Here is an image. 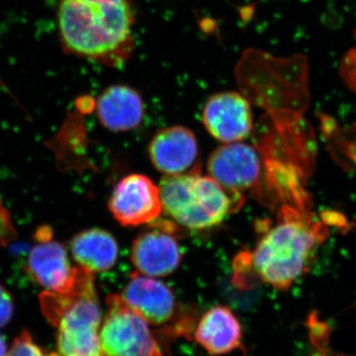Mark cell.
Instances as JSON below:
<instances>
[{"mask_svg": "<svg viewBox=\"0 0 356 356\" xmlns=\"http://www.w3.org/2000/svg\"><path fill=\"white\" fill-rule=\"evenodd\" d=\"M58 30L65 50L92 60H122L132 47L129 0H60Z\"/></svg>", "mask_w": 356, "mask_h": 356, "instance_id": "obj_1", "label": "cell"}, {"mask_svg": "<svg viewBox=\"0 0 356 356\" xmlns=\"http://www.w3.org/2000/svg\"><path fill=\"white\" fill-rule=\"evenodd\" d=\"M304 210L285 205L277 225L267 229L250 257L255 275L276 289L287 290L308 270L312 255L324 241L325 229Z\"/></svg>", "mask_w": 356, "mask_h": 356, "instance_id": "obj_2", "label": "cell"}, {"mask_svg": "<svg viewBox=\"0 0 356 356\" xmlns=\"http://www.w3.org/2000/svg\"><path fill=\"white\" fill-rule=\"evenodd\" d=\"M40 303L44 317L58 330L57 353L53 356H103L102 311L92 273L77 266L69 289L44 292Z\"/></svg>", "mask_w": 356, "mask_h": 356, "instance_id": "obj_3", "label": "cell"}, {"mask_svg": "<svg viewBox=\"0 0 356 356\" xmlns=\"http://www.w3.org/2000/svg\"><path fill=\"white\" fill-rule=\"evenodd\" d=\"M159 188L163 212L187 229L213 228L224 221L234 206L231 192L198 170L165 175Z\"/></svg>", "mask_w": 356, "mask_h": 356, "instance_id": "obj_4", "label": "cell"}, {"mask_svg": "<svg viewBox=\"0 0 356 356\" xmlns=\"http://www.w3.org/2000/svg\"><path fill=\"white\" fill-rule=\"evenodd\" d=\"M100 327L103 356H163L149 324L118 295L107 297Z\"/></svg>", "mask_w": 356, "mask_h": 356, "instance_id": "obj_5", "label": "cell"}, {"mask_svg": "<svg viewBox=\"0 0 356 356\" xmlns=\"http://www.w3.org/2000/svg\"><path fill=\"white\" fill-rule=\"evenodd\" d=\"M210 177L231 193L250 191L261 179V161L254 147L243 143H228L211 154L207 163Z\"/></svg>", "mask_w": 356, "mask_h": 356, "instance_id": "obj_6", "label": "cell"}, {"mask_svg": "<svg viewBox=\"0 0 356 356\" xmlns=\"http://www.w3.org/2000/svg\"><path fill=\"white\" fill-rule=\"evenodd\" d=\"M109 209L125 227L153 222L163 213L159 188L145 175H128L115 187Z\"/></svg>", "mask_w": 356, "mask_h": 356, "instance_id": "obj_7", "label": "cell"}, {"mask_svg": "<svg viewBox=\"0 0 356 356\" xmlns=\"http://www.w3.org/2000/svg\"><path fill=\"white\" fill-rule=\"evenodd\" d=\"M202 120L208 132L226 144L245 139L252 128V109L248 100L233 91L210 97L204 107Z\"/></svg>", "mask_w": 356, "mask_h": 356, "instance_id": "obj_8", "label": "cell"}, {"mask_svg": "<svg viewBox=\"0 0 356 356\" xmlns=\"http://www.w3.org/2000/svg\"><path fill=\"white\" fill-rule=\"evenodd\" d=\"M121 298L149 325H165L172 320L177 311L172 290L161 281L144 274L131 275Z\"/></svg>", "mask_w": 356, "mask_h": 356, "instance_id": "obj_9", "label": "cell"}, {"mask_svg": "<svg viewBox=\"0 0 356 356\" xmlns=\"http://www.w3.org/2000/svg\"><path fill=\"white\" fill-rule=\"evenodd\" d=\"M149 154L154 168L166 175L194 172L191 170L198 156L197 140L185 127L163 129L149 142Z\"/></svg>", "mask_w": 356, "mask_h": 356, "instance_id": "obj_10", "label": "cell"}, {"mask_svg": "<svg viewBox=\"0 0 356 356\" xmlns=\"http://www.w3.org/2000/svg\"><path fill=\"white\" fill-rule=\"evenodd\" d=\"M131 259L140 274L163 277L177 270L182 252L175 238L161 229L145 232L133 243Z\"/></svg>", "mask_w": 356, "mask_h": 356, "instance_id": "obj_11", "label": "cell"}, {"mask_svg": "<svg viewBox=\"0 0 356 356\" xmlns=\"http://www.w3.org/2000/svg\"><path fill=\"white\" fill-rule=\"evenodd\" d=\"M27 268L33 280L49 292H64L76 280V267L70 264L64 245L50 238L32 248Z\"/></svg>", "mask_w": 356, "mask_h": 356, "instance_id": "obj_12", "label": "cell"}, {"mask_svg": "<svg viewBox=\"0 0 356 356\" xmlns=\"http://www.w3.org/2000/svg\"><path fill=\"white\" fill-rule=\"evenodd\" d=\"M100 123L114 132H125L140 125L144 116V104L139 93L127 86L105 89L96 102Z\"/></svg>", "mask_w": 356, "mask_h": 356, "instance_id": "obj_13", "label": "cell"}, {"mask_svg": "<svg viewBox=\"0 0 356 356\" xmlns=\"http://www.w3.org/2000/svg\"><path fill=\"white\" fill-rule=\"evenodd\" d=\"M194 337L211 355H228L242 346V327L233 312L217 306L204 314Z\"/></svg>", "mask_w": 356, "mask_h": 356, "instance_id": "obj_14", "label": "cell"}, {"mask_svg": "<svg viewBox=\"0 0 356 356\" xmlns=\"http://www.w3.org/2000/svg\"><path fill=\"white\" fill-rule=\"evenodd\" d=\"M70 250L79 266L92 273L111 269L119 254L116 238L102 229H88L77 234L70 243Z\"/></svg>", "mask_w": 356, "mask_h": 356, "instance_id": "obj_15", "label": "cell"}, {"mask_svg": "<svg viewBox=\"0 0 356 356\" xmlns=\"http://www.w3.org/2000/svg\"><path fill=\"white\" fill-rule=\"evenodd\" d=\"M6 356H46L38 344L27 331L22 332L19 337L14 339L13 346L7 351Z\"/></svg>", "mask_w": 356, "mask_h": 356, "instance_id": "obj_16", "label": "cell"}, {"mask_svg": "<svg viewBox=\"0 0 356 356\" xmlns=\"http://www.w3.org/2000/svg\"><path fill=\"white\" fill-rule=\"evenodd\" d=\"M356 36V32H355ZM341 76L344 83L356 93V47L350 49L341 63Z\"/></svg>", "mask_w": 356, "mask_h": 356, "instance_id": "obj_17", "label": "cell"}, {"mask_svg": "<svg viewBox=\"0 0 356 356\" xmlns=\"http://www.w3.org/2000/svg\"><path fill=\"white\" fill-rule=\"evenodd\" d=\"M13 299L6 288L0 285V327H6L13 317Z\"/></svg>", "mask_w": 356, "mask_h": 356, "instance_id": "obj_18", "label": "cell"}, {"mask_svg": "<svg viewBox=\"0 0 356 356\" xmlns=\"http://www.w3.org/2000/svg\"><path fill=\"white\" fill-rule=\"evenodd\" d=\"M7 348L6 341L3 337L0 334V356H6L7 353Z\"/></svg>", "mask_w": 356, "mask_h": 356, "instance_id": "obj_19", "label": "cell"}]
</instances>
